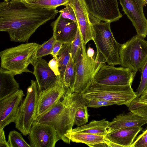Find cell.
<instances>
[{
  "label": "cell",
  "mask_w": 147,
  "mask_h": 147,
  "mask_svg": "<svg viewBox=\"0 0 147 147\" xmlns=\"http://www.w3.org/2000/svg\"><path fill=\"white\" fill-rule=\"evenodd\" d=\"M87 55L89 57H94V51L93 49L89 45L86 51Z\"/></svg>",
  "instance_id": "cell-38"
},
{
  "label": "cell",
  "mask_w": 147,
  "mask_h": 147,
  "mask_svg": "<svg viewBox=\"0 0 147 147\" xmlns=\"http://www.w3.org/2000/svg\"><path fill=\"white\" fill-rule=\"evenodd\" d=\"M93 27V40L96 47L95 58L98 62L115 66L120 65L119 49L121 44L115 39L110 23L90 17Z\"/></svg>",
  "instance_id": "cell-3"
},
{
  "label": "cell",
  "mask_w": 147,
  "mask_h": 147,
  "mask_svg": "<svg viewBox=\"0 0 147 147\" xmlns=\"http://www.w3.org/2000/svg\"><path fill=\"white\" fill-rule=\"evenodd\" d=\"M3 1H8L10 0H12V1H16V0H3Z\"/></svg>",
  "instance_id": "cell-39"
},
{
  "label": "cell",
  "mask_w": 147,
  "mask_h": 147,
  "mask_svg": "<svg viewBox=\"0 0 147 147\" xmlns=\"http://www.w3.org/2000/svg\"><path fill=\"white\" fill-rule=\"evenodd\" d=\"M122 10L135 27L136 35L144 38L147 36V19L143 11L144 0H119Z\"/></svg>",
  "instance_id": "cell-11"
},
{
  "label": "cell",
  "mask_w": 147,
  "mask_h": 147,
  "mask_svg": "<svg viewBox=\"0 0 147 147\" xmlns=\"http://www.w3.org/2000/svg\"><path fill=\"white\" fill-rule=\"evenodd\" d=\"M56 9L30 6L21 0L0 3V31L8 33L11 41L28 42L40 26L54 19Z\"/></svg>",
  "instance_id": "cell-1"
},
{
  "label": "cell",
  "mask_w": 147,
  "mask_h": 147,
  "mask_svg": "<svg viewBox=\"0 0 147 147\" xmlns=\"http://www.w3.org/2000/svg\"><path fill=\"white\" fill-rule=\"evenodd\" d=\"M31 64L34 67L33 74L36 79L38 92L48 88L55 82L57 76L46 60L42 58H36Z\"/></svg>",
  "instance_id": "cell-17"
},
{
  "label": "cell",
  "mask_w": 147,
  "mask_h": 147,
  "mask_svg": "<svg viewBox=\"0 0 147 147\" xmlns=\"http://www.w3.org/2000/svg\"><path fill=\"white\" fill-rule=\"evenodd\" d=\"M7 142L9 147H31L24 139L21 134L15 130L9 132Z\"/></svg>",
  "instance_id": "cell-27"
},
{
  "label": "cell",
  "mask_w": 147,
  "mask_h": 147,
  "mask_svg": "<svg viewBox=\"0 0 147 147\" xmlns=\"http://www.w3.org/2000/svg\"><path fill=\"white\" fill-rule=\"evenodd\" d=\"M131 85L112 86L93 82L82 95L86 99H100L113 102L117 105L127 106L137 96Z\"/></svg>",
  "instance_id": "cell-5"
},
{
  "label": "cell",
  "mask_w": 147,
  "mask_h": 147,
  "mask_svg": "<svg viewBox=\"0 0 147 147\" xmlns=\"http://www.w3.org/2000/svg\"><path fill=\"white\" fill-rule=\"evenodd\" d=\"M120 65L136 72L141 71L147 61V41L136 35L119 49Z\"/></svg>",
  "instance_id": "cell-6"
},
{
  "label": "cell",
  "mask_w": 147,
  "mask_h": 147,
  "mask_svg": "<svg viewBox=\"0 0 147 147\" xmlns=\"http://www.w3.org/2000/svg\"><path fill=\"white\" fill-rule=\"evenodd\" d=\"M109 122L106 119L99 121L93 120L88 124L73 129L70 133H84L106 136L108 134Z\"/></svg>",
  "instance_id": "cell-22"
},
{
  "label": "cell",
  "mask_w": 147,
  "mask_h": 147,
  "mask_svg": "<svg viewBox=\"0 0 147 147\" xmlns=\"http://www.w3.org/2000/svg\"><path fill=\"white\" fill-rule=\"evenodd\" d=\"M66 91L59 75L57 76L56 80L53 85L38 92L36 119L50 109L63 97Z\"/></svg>",
  "instance_id": "cell-12"
},
{
  "label": "cell",
  "mask_w": 147,
  "mask_h": 147,
  "mask_svg": "<svg viewBox=\"0 0 147 147\" xmlns=\"http://www.w3.org/2000/svg\"><path fill=\"white\" fill-rule=\"evenodd\" d=\"M61 77L66 91L69 89L72 91L75 81V71L74 64L71 57Z\"/></svg>",
  "instance_id": "cell-26"
},
{
  "label": "cell",
  "mask_w": 147,
  "mask_h": 147,
  "mask_svg": "<svg viewBox=\"0 0 147 147\" xmlns=\"http://www.w3.org/2000/svg\"><path fill=\"white\" fill-rule=\"evenodd\" d=\"M90 16L109 23L116 21L122 16L117 0H83Z\"/></svg>",
  "instance_id": "cell-10"
},
{
  "label": "cell",
  "mask_w": 147,
  "mask_h": 147,
  "mask_svg": "<svg viewBox=\"0 0 147 147\" xmlns=\"http://www.w3.org/2000/svg\"><path fill=\"white\" fill-rule=\"evenodd\" d=\"M136 73L122 66L105 64L96 74L93 82L112 86L131 85Z\"/></svg>",
  "instance_id": "cell-9"
},
{
  "label": "cell",
  "mask_w": 147,
  "mask_h": 147,
  "mask_svg": "<svg viewBox=\"0 0 147 147\" xmlns=\"http://www.w3.org/2000/svg\"><path fill=\"white\" fill-rule=\"evenodd\" d=\"M66 4L71 6L74 11L83 42L86 45L93 40V27L85 3L83 0H68Z\"/></svg>",
  "instance_id": "cell-15"
},
{
  "label": "cell",
  "mask_w": 147,
  "mask_h": 147,
  "mask_svg": "<svg viewBox=\"0 0 147 147\" xmlns=\"http://www.w3.org/2000/svg\"><path fill=\"white\" fill-rule=\"evenodd\" d=\"M48 64L50 68L56 76L60 75L58 63L55 57H53V58L49 61Z\"/></svg>",
  "instance_id": "cell-34"
},
{
  "label": "cell",
  "mask_w": 147,
  "mask_h": 147,
  "mask_svg": "<svg viewBox=\"0 0 147 147\" xmlns=\"http://www.w3.org/2000/svg\"><path fill=\"white\" fill-rule=\"evenodd\" d=\"M24 96L23 91L20 89L0 100V129H3L11 123L14 122Z\"/></svg>",
  "instance_id": "cell-14"
},
{
  "label": "cell",
  "mask_w": 147,
  "mask_h": 147,
  "mask_svg": "<svg viewBox=\"0 0 147 147\" xmlns=\"http://www.w3.org/2000/svg\"><path fill=\"white\" fill-rule=\"evenodd\" d=\"M142 129L141 127H138L121 129L108 134L106 137L119 147H131L134 140Z\"/></svg>",
  "instance_id": "cell-19"
},
{
  "label": "cell",
  "mask_w": 147,
  "mask_h": 147,
  "mask_svg": "<svg viewBox=\"0 0 147 147\" xmlns=\"http://www.w3.org/2000/svg\"><path fill=\"white\" fill-rule=\"evenodd\" d=\"M63 44L56 40L55 41L51 55L53 57H56L61 48Z\"/></svg>",
  "instance_id": "cell-35"
},
{
  "label": "cell",
  "mask_w": 147,
  "mask_h": 147,
  "mask_svg": "<svg viewBox=\"0 0 147 147\" xmlns=\"http://www.w3.org/2000/svg\"><path fill=\"white\" fill-rule=\"evenodd\" d=\"M88 107L94 108L116 105L115 103L110 101L98 98H88Z\"/></svg>",
  "instance_id": "cell-31"
},
{
  "label": "cell",
  "mask_w": 147,
  "mask_h": 147,
  "mask_svg": "<svg viewBox=\"0 0 147 147\" xmlns=\"http://www.w3.org/2000/svg\"><path fill=\"white\" fill-rule=\"evenodd\" d=\"M0 147H9L3 129H0Z\"/></svg>",
  "instance_id": "cell-36"
},
{
  "label": "cell",
  "mask_w": 147,
  "mask_h": 147,
  "mask_svg": "<svg viewBox=\"0 0 147 147\" xmlns=\"http://www.w3.org/2000/svg\"><path fill=\"white\" fill-rule=\"evenodd\" d=\"M28 135L31 147H55L60 140L56 131L51 125L35 122Z\"/></svg>",
  "instance_id": "cell-13"
},
{
  "label": "cell",
  "mask_w": 147,
  "mask_h": 147,
  "mask_svg": "<svg viewBox=\"0 0 147 147\" xmlns=\"http://www.w3.org/2000/svg\"><path fill=\"white\" fill-rule=\"evenodd\" d=\"M146 4L147 5V0H144Z\"/></svg>",
  "instance_id": "cell-40"
},
{
  "label": "cell",
  "mask_w": 147,
  "mask_h": 147,
  "mask_svg": "<svg viewBox=\"0 0 147 147\" xmlns=\"http://www.w3.org/2000/svg\"><path fill=\"white\" fill-rule=\"evenodd\" d=\"M40 45L36 42H26L2 51L0 52L1 67L16 75L24 72L33 74L28 67L36 58Z\"/></svg>",
  "instance_id": "cell-4"
},
{
  "label": "cell",
  "mask_w": 147,
  "mask_h": 147,
  "mask_svg": "<svg viewBox=\"0 0 147 147\" xmlns=\"http://www.w3.org/2000/svg\"><path fill=\"white\" fill-rule=\"evenodd\" d=\"M87 104L79 107L76 112L74 121V125L77 127L86 124L88 122L89 115L87 109Z\"/></svg>",
  "instance_id": "cell-28"
},
{
  "label": "cell",
  "mask_w": 147,
  "mask_h": 147,
  "mask_svg": "<svg viewBox=\"0 0 147 147\" xmlns=\"http://www.w3.org/2000/svg\"><path fill=\"white\" fill-rule=\"evenodd\" d=\"M131 147H147V129L133 143Z\"/></svg>",
  "instance_id": "cell-33"
},
{
  "label": "cell",
  "mask_w": 147,
  "mask_h": 147,
  "mask_svg": "<svg viewBox=\"0 0 147 147\" xmlns=\"http://www.w3.org/2000/svg\"><path fill=\"white\" fill-rule=\"evenodd\" d=\"M71 44H64L55 57L57 61L60 76L61 77L71 57Z\"/></svg>",
  "instance_id": "cell-24"
},
{
  "label": "cell",
  "mask_w": 147,
  "mask_h": 147,
  "mask_svg": "<svg viewBox=\"0 0 147 147\" xmlns=\"http://www.w3.org/2000/svg\"><path fill=\"white\" fill-rule=\"evenodd\" d=\"M53 36L56 40L63 44H71L77 32V24L74 22L63 18L59 14L57 19L52 22Z\"/></svg>",
  "instance_id": "cell-16"
},
{
  "label": "cell",
  "mask_w": 147,
  "mask_h": 147,
  "mask_svg": "<svg viewBox=\"0 0 147 147\" xmlns=\"http://www.w3.org/2000/svg\"><path fill=\"white\" fill-rule=\"evenodd\" d=\"M13 72L0 68V100L5 98L20 89L19 83L14 78Z\"/></svg>",
  "instance_id": "cell-20"
},
{
  "label": "cell",
  "mask_w": 147,
  "mask_h": 147,
  "mask_svg": "<svg viewBox=\"0 0 147 147\" xmlns=\"http://www.w3.org/2000/svg\"><path fill=\"white\" fill-rule=\"evenodd\" d=\"M147 123V119L130 111L117 115L109 122L108 134L120 129L132 127H141Z\"/></svg>",
  "instance_id": "cell-18"
},
{
  "label": "cell",
  "mask_w": 147,
  "mask_h": 147,
  "mask_svg": "<svg viewBox=\"0 0 147 147\" xmlns=\"http://www.w3.org/2000/svg\"><path fill=\"white\" fill-rule=\"evenodd\" d=\"M141 76L139 86L136 93L137 97H140L142 93L147 90V61L141 71Z\"/></svg>",
  "instance_id": "cell-30"
},
{
  "label": "cell",
  "mask_w": 147,
  "mask_h": 147,
  "mask_svg": "<svg viewBox=\"0 0 147 147\" xmlns=\"http://www.w3.org/2000/svg\"><path fill=\"white\" fill-rule=\"evenodd\" d=\"M31 6L41 8L56 9L65 6L68 0H21Z\"/></svg>",
  "instance_id": "cell-25"
},
{
  "label": "cell",
  "mask_w": 147,
  "mask_h": 147,
  "mask_svg": "<svg viewBox=\"0 0 147 147\" xmlns=\"http://www.w3.org/2000/svg\"><path fill=\"white\" fill-rule=\"evenodd\" d=\"M83 42L78 27L76 36L71 44V57L75 64L80 60L83 55Z\"/></svg>",
  "instance_id": "cell-23"
},
{
  "label": "cell",
  "mask_w": 147,
  "mask_h": 147,
  "mask_svg": "<svg viewBox=\"0 0 147 147\" xmlns=\"http://www.w3.org/2000/svg\"><path fill=\"white\" fill-rule=\"evenodd\" d=\"M56 40L53 36L48 40L40 45L36 54V58L42 57L51 54L54 43Z\"/></svg>",
  "instance_id": "cell-29"
},
{
  "label": "cell",
  "mask_w": 147,
  "mask_h": 147,
  "mask_svg": "<svg viewBox=\"0 0 147 147\" xmlns=\"http://www.w3.org/2000/svg\"><path fill=\"white\" fill-rule=\"evenodd\" d=\"M65 6V7L64 8L59 11L61 16L64 19L71 20L77 24L76 15L72 8L68 4Z\"/></svg>",
  "instance_id": "cell-32"
},
{
  "label": "cell",
  "mask_w": 147,
  "mask_h": 147,
  "mask_svg": "<svg viewBox=\"0 0 147 147\" xmlns=\"http://www.w3.org/2000/svg\"><path fill=\"white\" fill-rule=\"evenodd\" d=\"M83 55L82 59L74 64L75 81L73 92L83 94L90 87L94 77L100 67L105 63L98 61L88 57L86 54V45L83 42Z\"/></svg>",
  "instance_id": "cell-8"
},
{
  "label": "cell",
  "mask_w": 147,
  "mask_h": 147,
  "mask_svg": "<svg viewBox=\"0 0 147 147\" xmlns=\"http://www.w3.org/2000/svg\"><path fill=\"white\" fill-rule=\"evenodd\" d=\"M137 98L139 102L147 105V90L142 93L140 97L137 96Z\"/></svg>",
  "instance_id": "cell-37"
},
{
  "label": "cell",
  "mask_w": 147,
  "mask_h": 147,
  "mask_svg": "<svg viewBox=\"0 0 147 147\" xmlns=\"http://www.w3.org/2000/svg\"><path fill=\"white\" fill-rule=\"evenodd\" d=\"M66 92L64 102L47 124L54 128L60 140L69 144L71 141L66 136L73 129L76 112L79 107L88 105V100L81 93L73 92L70 89L66 90Z\"/></svg>",
  "instance_id": "cell-2"
},
{
  "label": "cell",
  "mask_w": 147,
  "mask_h": 147,
  "mask_svg": "<svg viewBox=\"0 0 147 147\" xmlns=\"http://www.w3.org/2000/svg\"><path fill=\"white\" fill-rule=\"evenodd\" d=\"M66 137L70 141L84 143L90 147L106 146L107 141L106 136L84 133H70Z\"/></svg>",
  "instance_id": "cell-21"
},
{
  "label": "cell",
  "mask_w": 147,
  "mask_h": 147,
  "mask_svg": "<svg viewBox=\"0 0 147 147\" xmlns=\"http://www.w3.org/2000/svg\"><path fill=\"white\" fill-rule=\"evenodd\" d=\"M38 91L37 82L32 80L26 96L20 105L14 123L15 127L24 136L28 135L36 119Z\"/></svg>",
  "instance_id": "cell-7"
}]
</instances>
